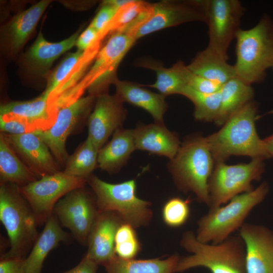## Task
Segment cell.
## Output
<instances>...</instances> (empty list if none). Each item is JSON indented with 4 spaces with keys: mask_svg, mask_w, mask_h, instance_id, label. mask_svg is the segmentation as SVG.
<instances>
[{
    "mask_svg": "<svg viewBox=\"0 0 273 273\" xmlns=\"http://www.w3.org/2000/svg\"><path fill=\"white\" fill-rule=\"evenodd\" d=\"M257 111V104L252 101L233 114L218 131L205 137L215 164L232 155L269 158L256 131Z\"/></svg>",
    "mask_w": 273,
    "mask_h": 273,
    "instance_id": "1",
    "label": "cell"
},
{
    "mask_svg": "<svg viewBox=\"0 0 273 273\" xmlns=\"http://www.w3.org/2000/svg\"><path fill=\"white\" fill-rule=\"evenodd\" d=\"M180 246L192 254L179 258L174 272L204 267L211 273H246L244 242L239 236H230L217 244L199 241L192 231L185 232Z\"/></svg>",
    "mask_w": 273,
    "mask_h": 273,
    "instance_id": "2",
    "label": "cell"
},
{
    "mask_svg": "<svg viewBox=\"0 0 273 273\" xmlns=\"http://www.w3.org/2000/svg\"><path fill=\"white\" fill-rule=\"evenodd\" d=\"M205 137H189L180 146L168 168L177 187L193 193L200 202L209 203L208 181L215 166Z\"/></svg>",
    "mask_w": 273,
    "mask_h": 273,
    "instance_id": "3",
    "label": "cell"
},
{
    "mask_svg": "<svg viewBox=\"0 0 273 273\" xmlns=\"http://www.w3.org/2000/svg\"><path fill=\"white\" fill-rule=\"evenodd\" d=\"M0 220L10 243L8 251L2 256L24 259L38 237V225L30 206L16 185L1 183Z\"/></svg>",
    "mask_w": 273,
    "mask_h": 273,
    "instance_id": "4",
    "label": "cell"
},
{
    "mask_svg": "<svg viewBox=\"0 0 273 273\" xmlns=\"http://www.w3.org/2000/svg\"><path fill=\"white\" fill-rule=\"evenodd\" d=\"M235 38L237 77L249 85L261 82L273 65V22L264 16L253 27L240 29Z\"/></svg>",
    "mask_w": 273,
    "mask_h": 273,
    "instance_id": "5",
    "label": "cell"
},
{
    "mask_svg": "<svg viewBox=\"0 0 273 273\" xmlns=\"http://www.w3.org/2000/svg\"><path fill=\"white\" fill-rule=\"evenodd\" d=\"M269 191L262 183L249 192L233 197L224 206L209 209L198 220L196 237L203 243L219 244L239 230L252 209L261 203Z\"/></svg>",
    "mask_w": 273,
    "mask_h": 273,
    "instance_id": "6",
    "label": "cell"
},
{
    "mask_svg": "<svg viewBox=\"0 0 273 273\" xmlns=\"http://www.w3.org/2000/svg\"><path fill=\"white\" fill-rule=\"evenodd\" d=\"M86 183L95 194L99 211L115 212L124 223L134 228L147 225L150 221L153 215L151 203L136 196L134 179L111 184L91 174Z\"/></svg>",
    "mask_w": 273,
    "mask_h": 273,
    "instance_id": "7",
    "label": "cell"
},
{
    "mask_svg": "<svg viewBox=\"0 0 273 273\" xmlns=\"http://www.w3.org/2000/svg\"><path fill=\"white\" fill-rule=\"evenodd\" d=\"M130 35L116 32L109 38L97 55L91 68L83 77L67 92L68 97L75 101L87 89L89 95L95 97L107 93L109 84L112 83L120 62L135 42Z\"/></svg>",
    "mask_w": 273,
    "mask_h": 273,
    "instance_id": "8",
    "label": "cell"
},
{
    "mask_svg": "<svg viewBox=\"0 0 273 273\" xmlns=\"http://www.w3.org/2000/svg\"><path fill=\"white\" fill-rule=\"evenodd\" d=\"M263 161L261 158H254L247 163H215L208 181L209 209L220 206L233 197L253 190L252 183L259 180L264 171Z\"/></svg>",
    "mask_w": 273,
    "mask_h": 273,
    "instance_id": "9",
    "label": "cell"
},
{
    "mask_svg": "<svg viewBox=\"0 0 273 273\" xmlns=\"http://www.w3.org/2000/svg\"><path fill=\"white\" fill-rule=\"evenodd\" d=\"M86 183L85 178L59 171L19 187V190L30 206L38 225H40L53 214L55 205L62 198L84 187Z\"/></svg>",
    "mask_w": 273,
    "mask_h": 273,
    "instance_id": "10",
    "label": "cell"
},
{
    "mask_svg": "<svg viewBox=\"0 0 273 273\" xmlns=\"http://www.w3.org/2000/svg\"><path fill=\"white\" fill-rule=\"evenodd\" d=\"M98 213L96 199L83 187L65 195L57 202L53 211L62 226L68 229L83 245L86 244Z\"/></svg>",
    "mask_w": 273,
    "mask_h": 273,
    "instance_id": "11",
    "label": "cell"
},
{
    "mask_svg": "<svg viewBox=\"0 0 273 273\" xmlns=\"http://www.w3.org/2000/svg\"><path fill=\"white\" fill-rule=\"evenodd\" d=\"M96 98L88 95L61 108L57 113L53 124L49 128L36 131L47 144L59 165L65 166L69 157L66 148L68 137L83 120L88 117Z\"/></svg>",
    "mask_w": 273,
    "mask_h": 273,
    "instance_id": "12",
    "label": "cell"
},
{
    "mask_svg": "<svg viewBox=\"0 0 273 273\" xmlns=\"http://www.w3.org/2000/svg\"><path fill=\"white\" fill-rule=\"evenodd\" d=\"M208 0L163 1L152 4L148 19L136 32L137 39L154 32L193 21L206 22Z\"/></svg>",
    "mask_w": 273,
    "mask_h": 273,
    "instance_id": "13",
    "label": "cell"
},
{
    "mask_svg": "<svg viewBox=\"0 0 273 273\" xmlns=\"http://www.w3.org/2000/svg\"><path fill=\"white\" fill-rule=\"evenodd\" d=\"M245 9L238 0H208L207 47L228 60L229 47L240 28Z\"/></svg>",
    "mask_w": 273,
    "mask_h": 273,
    "instance_id": "14",
    "label": "cell"
},
{
    "mask_svg": "<svg viewBox=\"0 0 273 273\" xmlns=\"http://www.w3.org/2000/svg\"><path fill=\"white\" fill-rule=\"evenodd\" d=\"M95 106L87 118V138L100 150L111 134L123 123L126 111L116 95L108 93L96 98Z\"/></svg>",
    "mask_w": 273,
    "mask_h": 273,
    "instance_id": "15",
    "label": "cell"
},
{
    "mask_svg": "<svg viewBox=\"0 0 273 273\" xmlns=\"http://www.w3.org/2000/svg\"><path fill=\"white\" fill-rule=\"evenodd\" d=\"M246 250V273H273V231L245 222L239 229Z\"/></svg>",
    "mask_w": 273,
    "mask_h": 273,
    "instance_id": "16",
    "label": "cell"
},
{
    "mask_svg": "<svg viewBox=\"0 0 273 273\" xmlns=\"http://www.w3.org/2000/svg\"><path fill=\"white\" fill-rule=\"evenodd\" d=\"M4 134L18 156L37 177L60 171L59 164L36 131L17 135Z\"/></svg>",
    "mask_w": 273,
    "mask_h": 273,
    "instance_id": "17",
    "label": "cell"
},
{
    "mask_svg": "<svg viewBox=\"0 0 273 273\" xmlns=\"http://www.w3.org/2000/svg\"><path fill=\"white\" fill-rule=\"evenodd\" d=\"M124 223L116 213H99L88 235L86 255L97 264L104 265L116 256L115 238L120 225Z\"/></svg>",
    "mask_w": 273,
    "mask_h": 273,
    "instance_id": "18",
    "label": "cell"
},
{
    "mask_svg": "<svg viewBox=\"0 0 273 273\" xmlns=\"http://www.w3.org/2000/svg\"><path fill=\"white\" fill-rule=\"evenodd\" d=\"M79 35L78 31L63 40L51 42L47 41L40 32L24 56L25 66L36 75L43 76L46 74L54 61L75 45Z\"/></svg>",
    "mask_w": 273,
    "mask_h": 273,
    "instance_id": "19",
    "label": "cell"
},
{
    "mask_svg": "<svg viewBox=\"0 0 273 273\" xmlns=\"http://www.w3.org/2000/svg\"><path fill=\"white\" fill-rule=\"evenodd\" d=\"M136 149L166 157L172 160L180 147L175 132L169 131L164 124H141L133 129Z\"/></svg>",
    "mask_w": 273,
    "mask_h": 273,
    "instance_id": "20",
    "label": "cell"
},
{
    "mask_svg": "<svg viewBox=\"0 0 273 273\" xmlns=\"http://www.w3.org/2000/svg\"><path fill=\"white\" fill-rule=\"evenodd\" d=\"M112 84L115 86V95L123 103L145 110L153 117L155 123L164 124L163 116L168 108L165 96L149 90L136 83L119 80L116 76Z\"/></svg>",
    "mask_w": 273,
    "mask_h": 273,
    "instance_id": "21",
    "label": "cell"
},
{
    "mask_svg": "<svg viewBox=\"0 0 273 273\" xmlns=\"http://www.w3.org/2000/svg\"><path fill=\"white\" fill-rule=\"evenodd\" d=\"M69 238L53 213L45 222L29 254L24 259L25 273H41L49 253L60 243L67 241Z\"/></svg>",
    "mask_w": 273,
    "mask_h": 273,
    "instance_id": "22",
    "label": "cell"
},
{
    "mask_svg": "<svg viewBox=\"0 0 273 273\" xmlns=\"http://www.w3.org/2000/svg\"><path fill=\"white\" fill-rule=\"evenodd\" d=\"M50 1H41L15 15L3 30V39L8 50L18 52L35 29Z\"/></svg>",
    "mask_w": 273,
    "mask_h": 273,
    "instance_id": "23",
    "label": "cell"
},
{
    "mask_svg": "<svg viewBox=\"0 0 273 273\" xmlns=\"http://www.w3.org/2000/svg\"><path fill=\"white\" fill-rule=\"evenodd\" d=\"M136 149L133 129L120 128L99 151L98 165L110 173L119 171Z\"/></svg>",
    "mask_w": 273,
    "mask_h": 273,
    "instance_id": "24",
    "label": "cell"
},
{
    "mask_svg": "<svg viewBox=\"0 0 273 273\" xmlns=\"http://www.w3.org/2000/svg\"><path fill=\"white\" fill-rule=\"evenodd\" d=\"M208 47L198 53L187 65L193 73L221 86L237 77L234 65Z\"/></svg>",
    "mask_w": 273,
    "mask_h": 273,
    "instance_id": "25",
    "label": "cell"
},
{
    "mask_svg": "<svg viewBox=\"0 0 273 273\" xmlns=\"http://www.w3.org/2000/svg\"><path fill=\"white\" fill-rule=\"evenodd\" d=\"M49 96L44 93L37 98L27 101H14L3 104L0 115L11 114L23 118L36 124L40 131L49 128L56 118L49 110Z\"/></svg>",
    "mask_w": 273,
    "mask_h": 273,
    "instance_id": "26",
    "label": "cell"
},
{
    "mask_svg": "<svg viewBox=\"0 0 273 273\" xmlns=\"http://www.w3.org/2000/svg\"><path fill=\"white\" fill-rule=\"evenodd\" d=\"M1 183L26 185L37 179V177L20 159L11 146L5 134H0Z\"/></svg>",
    "mask_w": 273,
    "mask_h": 273,
    "instance_id": "27",
    "label": "cell"
},
{
    "mask_svg": "<svg viewBox=\"0 0 273 273\" xmlns=\"http://www.w3.org/2000/svg\"><path fill=\"white\" fill-rule=\"evenodd\" d=\"M220 95V110L214 122L218 126L222 125L233 114L252 101L254 93L251 85L235 77L222 85Z\"/></svg>",
    "mask_w": 273,
    "mask_h": 273,
    "instance_id": "28",
    "label": "cell"
},
{
    "mask_svg": "<svg viewBox=\"0 0 273 273\" xmlns=\"http://www.w3.org/2000/svg\"><path fill=\"white\" fill-rule=\"evenodd\" d=\"M179 258L176 254L164 259H124L116 255L104 266L107 273H174Z\"/></svg>",
    "mask_w": 273,
    "mask_h": 273,
    "instance_id": "29",
    "label": "cell"
},
{
    "mask_svg": "<svg viewBox=\"0 0 273 273\" xmlns=\"http://www.w3.org/2000/svg\"><path fill=\"white\" fill-rule=\"evenodd\" d=\"M99 151L87 138L69 157L63 171L68 175L86 179L98 165Z\"/></svg>",
    "mask_w": 273,
    "mask_h": 273,
    "instance_id": "30",
    "label": "cell"
},
{
    "mask_svg": "<svg viewBox=\"0 0 273 273\" xmlns=\"http://www.w3.org/2000/svg\"><path fill=\"white\" fill-rule=\"evenodd\" d=\"M140 66L156 72V81L148 86L157 89L165 97L172 94L180 95L187 86L181 74L179 61L170 68H165L159 63L149 61H144Z\"/></svg>",
    "mask_w": 273,
    "mask_h": 273,
    "instance_id": "31",
    "label": "cell"
},
{
    "mask_svg": "<svg viewBox=\"0 0 273 273\" xmlns=\"http://www.w3.org/2000/svg\"><path fill=\"white\" fill-rule=\"evenodd\" d=\"M180 95L186 97L194 104V116L196 120L215 122L220 108V90L214 93L205 94L186 86Z\"/></svg>",
    "mask_w": 273,
    "mask_h": 273,
    "instance_id": "32",
    "label": "cell"
},
{
    "mask_svg": "<svg viewBox=\"0 0 273 273\" xmlns=\"http://www.w3.org/2000/svg\"><path fill=\"white\" fill-rule=\"evenodd\" d=\"M150 5L151 3L146 2L130 0L118 10L112 21L100 34L99 39L101 41L108 34L124 30L147 10Z\"/></svg>",
    "mask_w": 273,
    "mask_h": 273,
    "instance_id": "33",
    "label": "cell"
},
{
    "mask_svg": "<svg viewBox=\"0 0 273 273\" xmlns=\"http://www.w3.org/2000/svg\"><path fill=\"white\" fill-rule=\"evenodd\" d=\"M114 249L116 255L121 258H134L141 250L134 228L126 223L120 225L115 235Z\"/></svg>",
    "mask_w": 273,
    "mask_h": 273,
    "instance_id": "34",
    "label": "cell"
},
{
    "mask_svg": "<svg viewBox=\"0 0 273 273\" xmlns=\"http://www.w3.org/2000/svg\"><path fill=\"white\" fill-rule=\"evenodd\" d=\"M101 41L85 51L84 54L64 82L49 97V104L66 90L75 85L84 75L87 68L100 51Z\"/></svg>",
    "mask_w": 273,
    "mask_h": 273,
    "instance_id": "35",
    "label": "cell"
},
{
    "mask_svg": "<svg viewBox=\"0 0 273 273\" xmlns=\"http://www.w3.org/2000/svg\"><path fill=\"white\" fill-rule=\"evenodd\" d=\"M189 199L176 197L169 199L162 208V218L165 223L172 228L180 227L186 223L190 215Z\"/></svg>",
    "mask_w": 273,
    "mask_h": 273,
    "instance_id": "36",
    "label": "cell"
},
{
    "mask_svg": "<svg viewBox=\"0 0 273 273\" xmlns=\"http://www.w3.org/2000/svg\"><path fill=\"white\" fill-rule=\"evenodd\" d=\"M84 53L77 50L74 53L68 54L49 76L46 89L43 93L49 97L57 89L71 74Z\"/></svg>",
    "mask_w": 273,
    "mask_h": 273,
    "instance_id": "37",
    "label": "cell"
},
{
    "mask_svg": "<svg viewBox=\"0 0 273 273\" xmlns=\"http://www.w3.org/2000/svg\"><path fill=\"white\" fill-rule=\"evenodd\" d=\"M0 129L2 133L21 134L40 131L36 124L13 115H0Z\"/></svg>",
    "mask_w": 273,
    "mask_h": 273,
    "instance_id": "38",
    "label": "cell"
},
{
    "mask_svg": "<svg viewBox=\"0 0 273 273\" xmlns=\"http://www.w3.org/2000/svg\"><path fill=\"white\" fill-rule=\"evenodd\" d=\"M180 70L187 86L196 91L212 94L219 91L221 88L222 86L193 73L181 61Z\"/></svg>",
    "mask_w": 273,
    "mask_h": 273,
    "instance_id": "39",
    "label": "cell"
},
{
    "mask_svg": "<svg viewBox=\"0 0 273 273\" xmlns=\"http://www.w3.org/2000/svg\"><path fill=\"white\" fill-rule=\"evenodd\" d=\"M119 8L108 1L103 2L102 7L89 24L100 34L112 21Z\"/></svg>",
    "mask_w": 273,
    "mask_h": 273,
    "instance_id": "40",
    "label": "cell"
},
{
    "mask_svg": "<svg viewBox=\"0 0 273 273\" xmlns=\"http://www.w3.org/2000/svg\"><path fill=\"white\" fill-rule=\"evenodd\" d=\"M99 41H101L99 39V32L89 25L81 34H79L75 46L78 50L85 52Z\"/></svg>",
    "mask_w": 273,
    "mask_h": 273,
    "instance_id": "41",
    "label": "cell"
},
{
    "mask_svg": "<svg viewBox=\"0 0 273 273\" xmlns=\"http://www.w3.org/2000/svg\"><path fill=\"white\" fill-rule=\"evenodd\" d=\"M0 273H25L24 259L1 257Z\"/></svg>",
    "mask_w": 273,
    "mask_h": 273,
    "instance_id": "42",
    "label": "cell"
},
{
    "mask_svg": "<svg viewBox=\"0 0 273 273\" xmlns=\"http://www.w3.org/2000/svg\"><path fill=\"white\" fill-rule=\"evenodd\" d=\"M98 266V264L85 254L77 265L62 273H97Z\"/></svg>",
    "mask_w": 273,
    "mask_h": 273,
    "instance_id": "43",
    "label": "cell"
},
{
    "mask_svg": "<svg viewBox=\"0 0 273 273\" xmlns=\"http://www.w3.org/2000/svg\"><path fill=\"white\" fill-rule=\"evenodd\" d=\"M264 149L270 157L273 158V134L262 140Z\"/></svg>",
    "mask_w": 273,
    "mask_h": 273,
    "instance_id": "44",
    "label": "cell"
},
{
    "mask_svg": "<svg viewBox=\"0 0 273 273\" xmlns=\"http://www.w3.org/2000/svg\"><path fill=\"white\" fill-rule=\"evenodd\" d=\"M272 67L273 68V65H272Z\"/></svg>",
    "mask_w": 273,
    "mask_h": 273,
    "instance_id": "45",
    "label": "cell"
}]
</instances>
